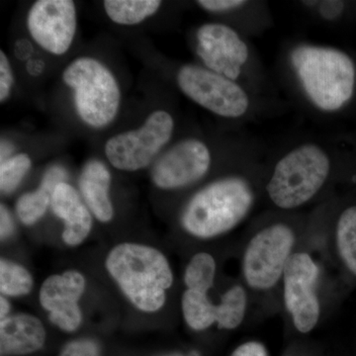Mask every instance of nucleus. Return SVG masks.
Segmentation results:
<instances>
[{
	"instance_id": "f8f14e48",
	"label": "nucleus",
	"mask_w": 356,
	"mask_h": 356,
	"mask_svg": "<svg viewBox=\"0 0 356 356\" xmlns=\"http://www.w3.org/2000/svg\"><path fill=\"white\" fill-rule=\"evenodd\" d=\"M212 154L202 140L188 138L170 147L154 163L152 179L161 189L172 191L195 184L209 172Z\"/></svg>"
},
{
	"instance_id": "f257e3e1",
	"label": "nucleus",
	"mask_w": 356,
	"mask_h": 356,
	"mask_svg": "<svg viewBox=\"0 0 356 356\" xmlns=\"http://www.w3.org/2000/svg\"><path fill=\"white\" fill-rule=\"evenodd\" d=\"M290 65L309 102L323 112H336L353 98L356 70L339 49L301 44L290 51Z\"/></svg>"
},
{
	"instance_id": "20e7f679",
	"label": "nucleus",
	"mask_w": 356,
	"mask_h": 356,
	"mask_svg": "<svg viewBox=\"0 0 356 356\" xmlns=\"http://www.w3.org/2000/svg\"><path fill=\"white\" fill-rule=\"evenodd\" d=\"M331 159L318 145H300L285 154L274 166L266 184L271 202L283 210H292L308 203L324 187Z\"/></svg>"
},
{
	"instance_id": "bb28decb",
	"label": "nucleus",
	"mask_w": 356,
	"mask_h": 356,
	"mask_svg": "<svg viewBox=\"0 0 356 356\" xmlns=\"http://www.w3.org/2000/svg\"><path fill=\"white\" fill-rule=\"evenodd\" d=\"M248 2L245 0H199L196 4L210 13H226L243 8Z\"/></svg>"
},
{
	"instance_id": "72a5a7b5",
	"label": "nucleus",
	"mask_w": 356,
	"mask_h": 356,
	"mask_svg": "<svg viewBox=\"0 0 356 356\" xmlns=\"http://www.w3.org/2000/svg\"><path fill=\"white\" fill-rule=\"evenodd\" d=\"M0 309H1V312H0V316H1V321L4 320V318H6L8 317V313L9 311H10V304H9V302L7 301L6 298H4L3 296L1 297V299H0Z\"/></svg>"
},
{
	"instance_id": "c756f323",
	"label": "nucleus",
	"mask_w": 356,
	"mask_h": 356,
	"mask_svg": "<svg viewBox=\"0 0 356 356\" xmlns=\"http://www.w3.org/2000/svg\"><path fill=\"white\" fill-rule=\"evenodd\" d=\"M14 231V225L13 218L8 209L1 204L0 206V236L1 240H6L9 236H13Z\"/></svg>"
},
{
	"instance_id": "412c9836",
	"label": "nucleus",
	"mask_w": 356,
	"mask_h": 356,
	"mask_svg": "<svg viewBox=\"0 0 356 356\" xmlns=\"http://www.w3.org/2000/svg\"><path fill=\"white\" fill-rule=\"evenodd\" d=\"M247 293L242 286L232 287L217 305V322L220 329L235 330L242 324L247 310Z\"/></svg>"
},
{
	"instance_id": "7ed1b4c3",
	"label": "nucleus",
	"mask_w": 356,
	"mask_h": 356,
	"mask_svg": "<svg viewBox=\"0 0 356 356\" xmlns=\"http://www.w3.org/2000/svg\"><path fill=\"white\" fill-rule=\"evenodd\" d=\"M254 203V189L245 177L221 178L189 200L182 212L181 225L196 238H215L242 222Z\"/></svg>"
},
{
	"instance_id": "0eeeda50",
	"label": "nucleus",
	"mask_w": 356,
	"mask_h": 356,
	"mask_svg": "<svg viewBox=\"0 0 356 356\" xmlns=\"http://www.w3.org/2000/svg\"><path fill=\"white\" fill-rule=\"evenodd\" d=\"M295 234L286 224L270 225L255 234L245 248L243 277L252 289L266 291L283 277L291 257Z\"/></svg>"
},
{
	"instance_id": "4468645a",
	"label": "nucleus",
	"mask_w": 356,
	"mask_h": 356,
	"mask_svg": "<svg viewBox=\"0 0 356 356\" xmlns=\"http://www.w3.org/2000/svg\"><path fill=\"white\" fill-rule=\"evenodd\" d=\"M51 206L53 212L65 222L64 242L72 247L83 243L90 233L92 217L76 189L67 182L58 184Z\"/></svg>"
},
{
	"instance_id": "6ab92c4d",
	"label": "nucleus",
	"mask_w": 356,
	"mask_h": 356,
	"mask_svg": "<svg viewBox=\"0 0 356 356\" xmlns=\"http://www.w3.org/2000/svg\"><path fill=\"white\" fill-rule=\"evenodd\" d=\"M182 312L186 324L195 331H203L217 322V305L207 293L187 289L182 296Z\"/></svg>"
},
{
	"instance_id": "4be33fe9",
	"label": "nucleus",
	"mask_w": 356,
	"mask_h": 356,
	"mask_svg": "<svg viewBox=\"0 0 356 356\" xmlns=\"http://www.w3.org/2000/svg\"><path fill=\"white\" fill-rule=\"evenodd\" d=\"M216 262L206 252L194 255L185 269L184 282L187 289L208 293L214 284Z\"/></svg>"
},
{
	"instance_id": "2f4dec72",
	"label": "nucleus",
	"mask_w": 356,
	"mask_h": 356,
	"mask_svg": "<svg viewBox=\"0 0 356 356\" xmlns=\"http://www.w3.org/2000/svg\"><path fill=\"white\" fill-rule=\"evenodd\" d=\"M44 70V63L41 58H30L27 63V72L33 76H38Z\"/></svg>"
},
{
	"instance_id": "b1692460",
	"label": "nucleus",
	"mask_w": 356,
	"mask_h": 356,
	"mask_svg": "<svg viewBox=\"0 0 356 356\" xmlns=\"http://www.w3.org/2000/svg\"><path fill=\"white\" fill-rule=\"evenodd\" d=\"M32 166L30 156L26 154H14L0 165V189L9 194L17 188Z\"/></svg>"
},
{
	"instance_id": "9d476101",
	"label": "nucleus",
	"mask_w": 356,
	"mask_h": 356,
	"mask_svg": "<svg viewBox=\"0 0 356 356\" xmlns=\"http://www.w3.org/2000/svg\"><path fill=\"white\" fill-rule=\"evenodd\" d=\"M26 24L33 41L43 50L65 55L76 36V4L72 0H38L29 9Z\"/></svg>"
},
{
	"instance_id": "5701e85b",
	"label": "nucleus",
	"mask_w": 356,
	"mask_h": 356,
	"mask_svg": "<svg viewBox=\"0 0 356 356\" xmlns=\"http://www.w3.org/2000/svg\"><path fill=\"white\" fill-rule=\"evenodd\" d=\"M33 278L24 267L14 262L0 261V290L7 296H22L31 291Z\"/></svg>"
},
{
	"instance_id": "f3484780",
	"label": "nucleus",
	"mask_w": 356,
	"mask_h": 356,
	"mask_svg": "<svg viewBox=\"0 0 356 356\" xmlns=\"http://www.w3.org/2000/svg\"><path fill=\"white\" fill-rule=\"evenodd\" d=\"M67 172L62 165H53L44 172L37 191L23 194L16 204V212L23 224L31 226L38 222L51 203L58 184L65 182Z\"/></svg>"
},
{
	"instance_id": "ddd939ff",
	"label": "nucleus",
	"mask_w": 356,
	"mask_h": 356,
	"mask_svg": "<svg viewBox=\"0 0 356 356\" xmlns=\"http://www.w3.org/2000/svg\"><path fill=\"white\" fill-rule=\"evenodd\" d=\"M86 289V280L77 271H65L47 278L40 291V302L54 325L65 332H74L81 324L79 301Z\"/></svg>"
},
{
	"instance_id": "aec40b11",
	"label": "nucleus",
	"mask_w": 356,
	"mask_h": 356,
	"mask_svg": "<svg viewBox=\"0 0 356 356\" xmlns=\"http://www.w3.org/2000/svg\"><path fill=\"white\" fill-rule=\"evenodd\" d=\"M337 250L348 270L356 276V206L341 213L337 224Z\"/></svg>"
},
{
	"instance_id": "dca6fc26",
	"label": "nucleus",
	"mask_w": 356,
	"mask_h": 356,
	"mask_svg": "<svg viewBox=\"0 0 356 356\" xmlns=\"http://www.w3.org/2000/svg\"><path fill=\"white\" fill-rule=\"evenodd\" d=\"M110 184L111 175L104 163L91 159L84 165L79 177V189L89 210L103 222H109L114 214Z\"/></svg>"
},
{
	"instance_id": "cd10ccee",
	"label": "nucleus",
	"mask_w": 356,
	"mask_h": 356,
	"mask_svg": "<svg viewBox=\"0 0 356 356\" xmlns=\"http://www.w3.org/2000/svg\"><path fill=\"white\" fill-rule=\"evenodd\" d=\"M343 1H322L318 4V13L325 20H336L343 13Z\"/></svg>"
},
{
	"instance_id": "473e14b6",
	"label": "nucleus",
	"mask_w": 356,
	"mask_h": 356,
	"mask_svg": "<svg viewBox=\"0 0 356 356\" xmlns=\"http://www.w3.org/2000/svg\"><path fill=\"white\" fill-rule=\"evenodd\" d=\"M13 156V145L7 140L1 142V161H6L7 159Z\"/></svg>"
},
{
	"instance_id": "a211bd4d",
	"label": "nucleus",
	"mask_w": 356,
	"mask_h": 356,
	"mask_svg": "<svg viewBox=\"0 0 356 356\" xmlns=\"http://www.w3.org/2000/svg\"><path fill=\"white\" fill-rule=\"evenodd\" d=\"M110 20L118 25H137L154 15L161 6L159 0H106L103 2Z\"/></svg>"
},
{
	"instance_id": "1a4fd4ad",
	"label": "nucleus",
	"mask_w": 356,
	"mask_h": 356,
	"mask_svg": "<svg viewBox=\"0 0 356 356\" xmlns=\"http://www.w3.org/2000/svg\"><path fill=\"white\" fill-rule=\"evenodd\" d=\"M283 296L297 331L307 334L320 318V301L316 293L318 267L310 254L295 252L283 273Z\"/></svg>"
},
{
	"instance_id": "9b49d317",
	"label": "nucleus",
	"mask_w": 356,
	"mask_h": 356,
	"mask_svg": "<svg viewBox=\"0 0 356 356\" xmlns=\"http://www.w3.org/2000/svg\"><path fill=\"white\" fill-rule=\"evenodd\" d=\"M196 54L206 69L238 81L250 60V51L234 28L207 23L196 32Z\"/></svg>"
},
{
	"instance_id": "423d86ee",
	"label": "nucleus",
	"mask_w": 356,
	"mask_h": 356,
	"mask_svg": "<svg viewBox=\"0 0 356 356\" xmlns=\"http://www.w3.org/2000/svg\"><path fill=\"white\" fill-rule=\"evenodd\" d=\"M177 81L189 99L222 118H241L250 110V96L238 81L205 67L184 65L178 70Z\"/></svg>"
},
{
	"instance_id": "6e6552de",
	"label": "nucleus",
	"mask_w": 356,
	"mask_h": 356,
	"mask_svg": "<svg viewBox=\"0 0 356 356\" xmlns=\"http://www.w3.org/2000/svg\"><path fill=\"white\" fill-rule=\"evenodd\" d=\"M175 120L165 110L149 114L140 128L114 136L105 145V154L117 170L137 172L147 168L172 139Z\"/></svg>"
},
{
	"instance_id": "a878e982",
	"label": "nucleus",
	"mask_w": 356,
	"mask_h": 356,
	"mask_svg": "<svg viewBox=\"0 0 356 356\" xmlns=\"http://www.w3.org/2000/svg\"><path fill=\"white\" fill-rule=\"evenodd\" d=\"M14 86V74L8 58L3 51L0 53V102L8 99Z\"/></svg>"
},
{
	"instance_id": "7c9ffc66",
	"label": "nucleus",
	"mask_w": 356,
	"mask_h": 356,
	"mask_svg": "<svg viewBox=\"0 0 356 356\" xmlns=\"http://www.w3.org/2000/svg\"><path fill=\"white\" fill-rule=\"evenodd\" d=\"M15 55L20 60H24L25 58H29L32 55V46L29 42L25 40H21L15 44Z\"/></svg>"
},
{
	"instance_id": "2eb2a0df",
	"label": "nucleus",
	"mask_w": 356,
	"mask_h": 356,
	"mask_svg": "<svg viewBox=\"0 0 356 356\" xmlns=\"http://www.w3.org/2000/svg\"><path fill=\"white\" fill-rule=\"evenodd\" d=\"M46 331L38 318L17 314L0 323V355L18 356L36 353L43 348Z\"/></svg>"
},
{
	"instance_id": "f704fd0d",
	"label": "nucleus",
	"mask_w": 356,
	"mask_h": 356,
	"mask_svg": "<svg viewBox=\"0 0 356 356\" xmlns=\"http://www.w3.org/2000/svg\"><path fill=\"white\" fill-rule=\"evenodd\" d=\"M166 356H184V355H181V353H172V355H168Z\"/></svg>"
},
{
	"instance_id": "39448f33",
	"label": "nucleus",
	"mask_w": 356,
	"mask_h": 356,
	"mask_svg": "<svg viewBox=\"0 0 356 356\" xmlns=\"http://www.w3.org/2000/svg\"><path fill=\"white\" fill-rule=\"evenodd\" d=\"M63 79L72 88L76 113L84 124L104 128L116 118L121 104L120 86L102 62L77 58L65 67Z\"/></svg>"
},
{
	"instance_id": "c9c22d12",
	"label": "nucleus",
	"mask_w": 356,
	"mask_h": 356,
	"mask_svg": "<svg viewBox=\"0 0 356 356\" xmlns=\"http://www.w3.org/2000/svg\"><path fill=\"white\" fill-rule=\"evenodd\" d=\"M187 356H199L197 353H191V355Z\"/></svg>"
},
{
	"instance_id": "f03ea898",
	"label": "nucleus",
	"mask_w": 356,
	"mask_h": 356,
	"mask_svg": "<svg viewBox=\"0 0 356 356\" xmlns=\"http://www.w3.org/2000/svg\"><path fill=\"white\" fill-rule=\"evenodd\" d=\"M106 268L125 296L144 312H156L172 287V268L156 248L138 243H122L109 252Z\"/></svg>"
},
{
	"instance_id": "393cba45",
	"label": "nucleus",
	"mask_w": 356,
	"mask_h": 356,
	"mask_svg": "<svg viewBox=\"0 0 356 356\" xmlns=\"http://www.w3.org/2000/svg\"><path fill=\"white\" fill-rule=\"evenodd\" d=\"M58 356H102L100 348L91 339H76L63 348Z\"/></svg>"
},
{
	"instance_id": "c85d7f7f",
	"label": "nucleus",
	"mask_w": 356,
	"mask_h": 356,
	"mask_svg": "<svg viewBox=\"0 0 356 356\" xmlns=\"http://www.w3.org/2000/svg\"><path fill=\"white\" fill-rule=\"evenodd\" d=\"M232 356H268L264 344L259 341H248L238 346Z\"/></svg>"
}]
</instances>
